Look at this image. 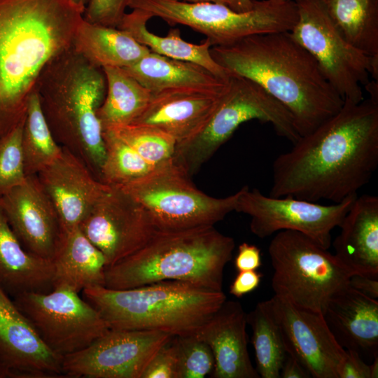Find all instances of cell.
I'll list each match as a JSON object with an SVG mask.
<instances>
[{"label":"cell","mask_w":378,"mask_h":378,"mask_svg":"<svg viewBox=\"0 0 378 378\" xmlns=\"http://www.w3.org/2000/svg\"><path fill=\"white\" fill-rule=\"evenodd\" d=\"M75 4L85 9L88 0H71Z\"/></svg>","instance_id":"48"},{"label":"cell","mask_w":378,"mask_h":378,"mask_svg":"<svg viewBox=\"0 0 378 378\" xmlns=\"http://www.w3.org/2000/svg\"><path fill=\"white\" fill-rule=\"evenodd\" d=\"M126 7L127 0H88L83 18L92 24L117 28Z\"/></svg>","instance_id":"37"},{"label":"cell","mask_w":378,"mask_h":378,"mask_svg":"<svg viewBox=\"0 0 378 378\" xmlns=\"http://www.w3.org/2000/svg\"><path fill=\"white\" fill-rule=\"evenodd\" d=\"M153 17L140 9H132L125 13L118 27L126 31L138 43L147 47L151 52L170 58L187 61L202 66L216 76L227 80L229 73L211 57L212 46L209 39L195 44L184 41L178 28L169 29L164 36H158L150 32L146 27L147 22Z\"/></svg>","instance_id":"27"},{"label":"cell","mask_w":378,"mask_h":378,"mask_svg":"<svg viewBox=\"0 0 378 378\" xmlns=\"http://www.w3.org/2000/svg\"><path fill=\"white\" fill-rule=\"evenodd\" d=\"M229 74L219 103L204 125L192 137L176 146L173 162L190 176L247 121L270 123L278 135L293 144L300 137L286 107L251 80Z\"/></svg>","instance_id":"7"},{"label":"cell","mask_w":378,"mask_h":378,"mask_svg":"<svg viewBox=\"0 0 378 378\" xmlns=\"http://www.w3.org/2000/svg\"><path fill=\"white\" fill-rule=\"evenodd\" d=\"M232 9L237 12H245L251 10L253 6L254 0H232Z\"/></svg>","instance_id":"44"},{"label":"cell","mask_w":378,"mask_h":378,"mask_svg":"<svg viewBox=\"0 0 378 378\" xmlns=\"http://www.w3.org/2000/svg\"><path fill=\"white\" fill-rule=\"evenodd\" d=\"M370 365V378H377L378 377V358L374 355V358Z\"/></svg>","instance_id":"47"},{"label":"cell","mask_w":378,"mask_h":378,"mask_svg":"<svg viewBox=\"0 0 378 378\" xmlns=\"http://www.w3.org/2000/svg\"><path fill=\"white\" fill-rule=\"evenodd\" d=\"M235 242L214 225L158 232L141 248L106 267L104 286L127 289L180 281L223 291V272Z\"/></svg>","instance_id":"5"},{"label":"cell","mask_w":378,"mask_h":378,"mask_svg":"<svg viewBox=\"0 0 378 378\" xmlns=\"http://www.w3.org/2000/svg\"><path fill=\"white\" fill-rule=\"evenodd\" d=\"M210 52L228 73L251 80L286 107L300 136L314 131L344 104L290 31L251 35L231 45L211 46Z\"/></svg>","instance_id":"2"},{"label":"cell","mask_w":378,"mask_h":378,"mask_svg":"<svg viewBox=\"0 0 378 378\" xmlns=\"http://www.w3.org/2000/svg\"><path fill=\"white\" fill-rule=\"evenodd\" d=\"M80 293L110 329L157 330L174 337L195 333L227 300L223 291L180 281L120 290L94 286Z\"/></svg>","instance_id":"6"},{"label":"cell","mask_w":378,"mask_h":378,"mask_svg":"<svg viewBox=\"0 0 378 378\" xmlns=\"http://www.w3.org/2000/svg\"><path fill=\"white\" fill-rule=\"evenodd\" d=\"M378 165V101L344 100L340 110L272 164L269 195L334 203L358 195Z\"/></svg>","instance_id":"1"},{"label":"cell","mask_w":378,"mask_h":378,"mask_svg":"<svg viewBox=\"0 0 378 378\" xmlns=\"http://www.w3.org/2000/svg\"><path fill=\"white\" fill-rule=\"evenodd\" d=\"M22 148L27 176L37 175L55 161L62 150L46 120L36 89L28 100Z\"/></svg>","instance_id":"32"},{"label":"cell","mask_w":378,"mask_h":378,"mask_svg":"<svg viewBox=\"0 0 378 378\" xmlns=\"http://www.w3.org/2000/svg\"><path fill=\"white\" fill-rule=\"evenodd\" d=\"M177 378H204L214 368V357L209 346L195 334L175 337Z\"/></svg>","instance_id":"36"},{"label":"cell","mask_w":378,"mask_h":378,"mask_svg":"<svg viewBox=\"0 0 378 378\" xmlns=\"http://www.w3.org/2000/svg\"><path fill=\"white\" fill-rule=\"evenodd\" d=\"M72 47L91 64L100 68L127 67L150 51L126 31L92 24L83 18L75 31Z\"/></svg>","instance_id":"28"},{"label":"cell","mask_w":378,"mask_h":378,"mask_svg":"<svg viewBox=\"0 0 378 378\" xmlns=\"http://www.w3.org/2000/svg\"><path fill=\"white\" fill-rule=\"evenodd\" d=\"M262 274L256 270L239 271L230 286V293L237 298L253 292L260 285Z\"/></svg>","instance_id":"40"},{"label":"cell","mask_w":378,"mask_h":378,"mask_svg":"<svg viewBox=\"0 0 378 378\" xmlns=\"http://www.w3.org/2000/svg\"><path fill=\"white\" fill-rule=\"evenodd\" d=\"M246 321L252 330L255 370L259 377L280 378L281 369L288 353L283 332L270 300L258 302L246 314Z\"/></svg>","instance_id":"31"},{"label":"cell","mask_w":378,"mask_h":378,"mask_svg":"<svg viewBox=\"0 0 378 378\" xmlns=\"http://www.w3.org/2000/svg\"><path fill=\"white\" fill-rule=\"evenodd\" d=\"M339 344L345 349L374 351L378 345V301L349 284L335 293L323 312Z\"/></svg>","instance_id":"23"},{"label":"cell","mask_w":378,"mask_h":378,"mask_svg":"<svg viewBox=\"0 0 378 378\" xmlns=\"http://www.w3.org/2000/svg\"><path fill=\"white\" fill-rule=\"evenodd\" d=\"M107 89L97 111L102 128L132 122L148 104L152 93L124 69L104 66Z\"/></svg>","instance_id":"29"},{"label":"cell","mask_w":378,"mask_h":378,"mask_svg":"<svg viewBox=\"0 0 378 378\" xmlns=\"http://www.w3.org/2000/svg\"><path fill=\"white\" fill-rule=\"evenodd\" d=\"M0 378H18V376L0 361Z\"/></svg>","instance_id":"46"},{"label":"cell","mask_w":378,"mask_h":378,"mask_svg":"<svg viewBox=\"0 0 378 378\" xmlns=\"http://www.w3.org/2000/svg\"><path fill=\"white\" fill-rule=\"evenodd\" d=\"M298 20L290 34L315 59L323 74L343 98L364 99L362 85L370 74L378 80V58L350 44L330 16L323 0H294Z\"/></svg>","instance_id":"11"},{"label":"cell","mask_w":378,"mask_h":378,"mask_svg":"<svg viewBox=\"0 0 378 378\" xmlns=\"http://www.w3.org/2000/svg\"><path fill=\"white\" fill-rule=\"evenodd\" d=\"M226 88V86H225ZM181 88L155 94L130 124L158 128L172 136L176 145L195 135L204 125L225 91Z\"/></svg>","instance_id":"20"},{"label":"cell","mask_w":378,"mask_h":378,"mask_svg":"<svg viewBox=\"0 0 378 378\" xmlns=\"http://www.w3.org/2000/svg\"><path fill=\"white\" fill-rule=\"evenodd\" d=\"M24 120L0 136V197L27 178L22 148Z\"/></svg>","instance_id":"35"},{"label":"cell","mask_w":378,"mask_h":378,"mask_svg":"<svg viewBox=\"0 0 378 378\" xmlns=\"http://www.w3.org/2000/svg\"><path fill=\"white\" fill-rule=\"evenodd\" d=\"M177 1H183L187 3H201V2H214L219 3L227 5L231 8L233 7V1L232 0H172Z\"/></svg>","instance_id":"45"},{"label":"cell","mask_w":378,"mask_h":378,"mask_svg":"<svg viewBox=\"0 0 378 378\" xmlns=\"http://www.w3.org/2000/svg\"><path fill=\"white\" fill-rule=\"evenodd\" d=\"M174 336L148 330L110 329L86 348L62 358L71 377L141 378L158 350Z\"/></svg>","instance_id":"14"},{"label":"cell","mask_w":378,"mask_h":378,"mask_svg":"<svg viewBox=\"0 0 378 378\" xmlns=\"http://www.w3.org/2000/svg\"><path fill=\"white\" fill-rule=\"evenodd\" d=\"M84 10L71 0H0V136L25 118L41 73L72 46Z\"/></svg>","instance_id":"3"},{"label":"cell","mask_w":378,"mask_h":378,"mask_svg":"<svg viewBox=\"0 0 378 378\" xmlns=\"http://www.w3.org/2000/svg\"><path fill=\"white\" fill-rule=\"evenodd\" d=\"M7 221L22 245L35 256L52 261L66 236L60 216L36 175L0 197Z\"/></svg>","instance_id":"16"},{"label":"cell","mask_w":378,"mask_h":378,"mask_svg":"<svg viewBox=\"0 0 378 378\" xmlns=\"http://www.w3.org/2000/svg\"><path fill=\"white\" fill-rule=\"evenodd\" d=\"M262 265L260 249L246 242L238 246L234 267L239 271L257 270Z\"/></svg>","instance_id":"41"},{"label":"cell","mask_w":378,"mask_h":378,"mask_svg":"<svg viewBox=\"0 0 378 378\" xmlns=\"http://www.w3.org/2000/svg\"><path fill=\"white\" fill-rule=\"evenodd\" d=\"M52 264L53 288L80 293L85 288L105 285L106 260L78 226L66 231Z\"/></svg>","instance_id":"25"},{"label":"cell","mask_w":378,"mask_h":378,"mask_svg":"<svg viewBox=\"0 0 378 378\" xmlns=\"http://www.w3.org/2000/svg\"><path fill=\"white\" fill-rule=\"evenodd\" d=\"M122 69L152 94L181 88L223 90L227 80L216 76L197 64L151 51L133 64Z\"/></svg>","instance_id":"26"},{"label":"cell","mask_w":378,"mask_h":378,"mask_svg":"<svg viewBox=\"0 0 378 378\" xmlns=\"http://www.w3.org/2000/svg\"><path fill=\"white\" fill-rule=\"evenodd\" d=\"M79 228L107 266L134 253L159 232L146 210L121 187L108 186Z\"/></svg>","instance_id":"15"},{"label":"cell","mask_w":378,"mask_h":378,"mask_svg":"<svg viewBox=\"0 0 378 378\" xmlns=\"http://www.w3.org/2000/svg\"><path fill=\"white\" fill-rule=\"evenodd\" d=\"M269 300L287 353L305 368L311 377L337 378V367L346 349L335 337L323 314L296 307L274 295Z\"/></svg>","instance_id":"17"},{"label":"cell","mask_w":378,"mask_h":378,"mask_svg":"<svg viewBox=\"0 0 378 378\" xmlns=\"http://www.w3.org/2000/svg\"><path fill=\"white\" fill-rule=\"evenodd\" d=\"M337 375V378H370V365L364 362L358 351L346 349Z\"/></svg>","instance_id":"39"},{"label":"cell","mask_w":378,"mask_h":378,"mask_svg":"<svg viewBox=\"0 0 378 378\" xmlns=\"http://www.w3.org/2000/svg\"><path fill=\"white\" fill-rule=\"evenodd\" d=\"M36 176L55 205L66 231L79 226L108 186L64 147L59 156Z\"/></svg>","instance_id":"19"},{"label":"cell","mask_w":378,"mask_h":378,"mask_svg":"<svg viewBox=\"0 0 378 378\" xmlns=\"http://www.w3.org/2000/svg\"><path fill=\"white\" fill-rule=\"evenodd\" d=\"M12 299L46 346L62 358L86 348L110 330L94 307L66 288L24 293Z\"/></svg>","instance_id":"12"},{"label":"cell","mask_w":378,"mask_h":378,"mask_svg":"<svg viewBox=\"0 0 378 378\" xmlns=\"http://www.w3.org/2000/svg\"><path fill=\"white\" fill-rule=\"evenodd\" d=\"M339 227L336 257L352 274L378 278V197L358 195Z\"/></svg>","instance_id":"22"},{"label":"cell","mask_w":378,"mask_h":378,"mask_svg":"<svg viewBox=\"0 0 378 378\" xmlns=\"http://www.w3.org/2000/svg\"><path fill=\"white\" fill-rule=\"evenodd\" d=\"M268 253L274 295L313 312L323 314L332 295L353 275L335 254L298 232H276Z\"/></svg>","instance_id":"9"},{"label":"cell","mask_w":378,"mask_h":378,"mask_svg":"<svg viewBox=\"0 0 378 378\" xmlns=\"http://www.w3.org/2000/svg\"><path fill=\"white\" fill-rule=\"evenodd\" d=\"M173 160L121 188L148 213L159 231L214 225L234 211L239 190L216 198L200 190Z\"/></svg>","instance_id":"10"},{"label":"cell","mask_w":378,"mask_h":378,"mask_svg":"<svg viewBox=\"0 0 378 378\" xmlns=\"http://www.w3.org/2000/svg\"><path fill=\"white\" fill-rule=\"evenodd\" d=\"M349 286L368 297L378 298V278L353 274L349 279Z\"/></svg>","instance_id":"42"},{"label":"cell","mask_w":378,"mask_h":378,"mask_svg":"<svg viewBox=\"0 0 378 378\" xmlns=\"http://www.w3.org/2000/svg\"><path fill=\"white\" fill-rule=\"evenodd\" d=\"M0 288L11 298L53 289V264L29 253L11 230L0 202Z\"/></svg>","instance_id":"24"},{"label":"cell","mask_w":378,"mask_h":378,"mask_svg":"<svg viewBox=\"0 0 378 378\" xmlns=\"http://www.w3.org/2000/svg\"><path fill=\"white\" fill-rule=\"evenodd\" d=\"M102 137L105 158L101 169L102 183L110 186L122 187L155 169L111 128H102Z\"/></svg>","instance_id":"33"},{"label":"cell","mask_w":378,"mask_h":378,"mask_svg":"<svg viewBox=\"0 0 378 378\" xmlns=\"http://www.w3.org/2000/svg\"><path fill=\"white\" fill-rule=\"evenodd\" d=\"M284 1H294V0H284Z\"/></svg>","instance_id":"49"},{"label":"cell","mask_w":378,"mask_h":378,"mask_svg":"<svg viewBox=\"0 0 378 378\" xmlns=\"http://www.w3.org/2000/svg\"><path fill=\"white\" fill-rule=\"evenodd\" d=\"M127 6L182 24L206 36L212 46H228L255 34L290 31L298 20L294 1L254 0L252 8L237 12L225 4L172 0H127Z\"/></svg>","instance_id":"8"},{"label":"cell","mask_w":378,"mask_h":378,"mask_svg":"<svg viewBox=\"0 0 378 378\" xmlns=\"http://www.w3.org/2000/svg\"><path fill=\"white\" fill-rule=\"evenodd\" d=\"M234 211L251 218L250 230L260 238L282 230L300 232L324 248L331 244V232L339 227L358 195L333 204L293 197H274L244 186L239 190Z\"/></svg>","instance_id":"13"},{"label":"cell","mask_w":378,"mask_h":378,"mask_svg":"<svg viewBox=\"0 0 378 378\" xmlns=\"http://www.w3.org/2000/svg\"><path fill=\"white\" fill-rule=\"evenodd\" d=\"M339 31L354 47L378 58V0H323Z\"/></svg>","instance_id":"30"},{"label":"cell","mask_w":378,"mask_h":378,"mask_svg":"<svg viewBox=\"0 0 378 378\" xmlns=\"http://www.w3.org/2000/svg\"><path fill=\"white\" fill-rule=\"evenodd\" d=\"M280 377L307 378L311 375L294 356L288 354L281 369Z\"/></svg>","instance_id":"43"},{"label":"cell","mask_w":378,"mask_h":378,"mask_svg":"<svg viewBox=\"0 0 378 378\" xmlns=\"http://www.w3.org/2000/svg\"><path fill=\"white\" fill-rule=\"evenodd\" d=\"M35 89L57 142L80 158L100 181L105 148L97 111L107 89L102 68L71 46L47 64Z\"/></svg>","instance_id":"4"},{"label":"cell","mask_w":378,"mask_h":378,"mask_svg":"<svg viewBox=\"0 0 378 378\" xmlns=\"http://www.w3.org/2000/svg\"><path fill=\"white\" fill-rule=\"evenodd\" d=\"M107 127L111 128L145 161L155 168L173 159L176 141L158 128L137 124Z\"/></svg>","instance_id":"34"},{"label":"cell","mask_w":378,"mask_h":378,"mask_svg":"<svg viewBox=\"0 0 378 378\" xmlns=\"http://www.w3.org/2000/svg\"><path fill=\"white\" fill-rule=\"evenodd\" d=\"M62 358L0 288V361L18 378H47L63 375Z\"/></svg>","instance_id":"18"},{"label":"cell","mask_w":378,"mask_h":378,"mask_svg":"<svg viewBox=\"0 0 378 378\" xmlns=\"http://www.w3.org/2000/svg\"><path fill=\"white\" fill-rule=\"evenodd\" d=\"M246 314L237 301L225 300L194 333L211 348L213 378H258L248 350Z\"/></svg>","instance_id":"21"},{"label":"cell","mask_w":378,"mask_h":378,"mask_svg":"<svg viewBox=\"0 0 378 378\" xmlns=\"http://www.w3.org/2000/svg\"><path fill=\"white\" fill-rule=\"evenodd\" d=\"M177 347L173 337L158 350L141 378H177Z\"/></svg>","instance_id":"38"}]
</instances>
